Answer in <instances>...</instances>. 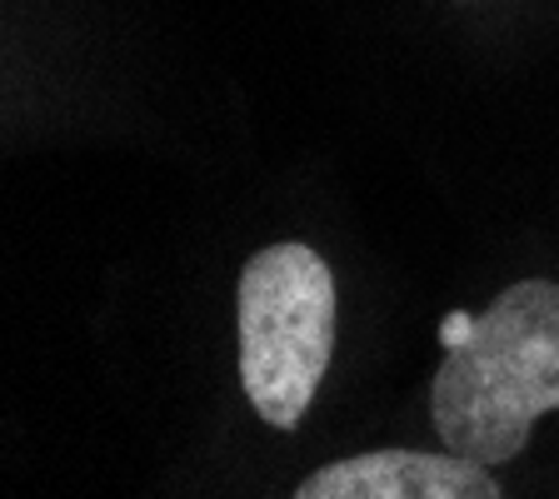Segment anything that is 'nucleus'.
Returning a JSON list of instances; mask_svg holds the SVG:
<instances>
[{
	"label": "nucleus",
	"mask_w": 559,
	"mask_h": 499,
	"mask_svg": "<svg viewBox=\"0 0 559 499\" xmlns=\"http://www.w3.org/2000/svg\"><path fill=\"white\" fill-rule=\"evenodd\" d=\"M559 409V285L514 280L495 295L430 384L440 444L475 465H510L539 415Z\"/></svg>",
	"instance_id": "1"
},
{
	"label": "nucleus",
	"mask_w": 559,
	"mask_h": 499,
	"mask_svg": "<svg viewBox=\"0 0 559 499\" xmlns=\"http://www.w3.org/2000/svg\"><path fill=\"white\" fill-rule=\"evenodd\" d=\"M335 275L310 245L285 240L245 260L235 285L240 384L270 430H295L335 349Z\"/></svg>",
	"instance_id": "2"
},
{
	"label": "nucleus",
	"mask_w": 559,
	"mask_h": 499,
	"mask_svg": "<svg viewBox=\"0 0 559 499\" xmlns=\"http://www.w3.org/2000/svg\"><path fill=\"white\" fill-rule=\"evenodd\" d=\"M295 499H504L489 479V465L465 454L374 450L314 470Z\"/></svg>",
	"instance_id": "3"
},
{
	"label": "nucleus",
	"mask_w": 559,
	"mask_h": 499,
	"mask_svg": "<svg viewBox=\"0 0 559 499\" xmlns=\"http://www.w3.org/2000/svg\"><path fill=\"white\" fill-rule=\"evenodd\" d=\"M469 325H475V314H444V320H440V340H444V349L460 345V340L469 335Z\"/></svg>",
	"instance_id": "4"
}]
</instances>
